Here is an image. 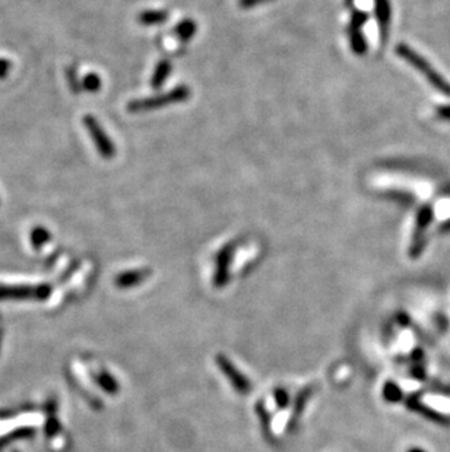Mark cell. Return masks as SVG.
<instances>
[{
	"mask_svg": "<svg viewBox=\"0 0 450 452\" xmlns=\"http://www.w3.org/2000/svg\"><path fill=\"white\" fill-rule=\"evenodd\" d=\"M396 53L402 59H404L405 61H408V64L411 66H414L421 75H424L427 78V80H428V82L434 88L439 89L443 96L450 97V84L444 80V78L436 69H434L428 64V61L424 57H421L416 52H414L412 49H409L407 44H399L398 48H396Z\"/></svg>",
	"mask_w": 450,
	"mask_h": 452,
	"instance_id": "1",
	"label": "cell"
},
{
	"mask_svg": "<svg viewBox=\"0 0 450 452\" xmlns=\"http://www.w3.org/2000/svg\"><path fill=\"white\" fill-rule=\"evenodd\" d=\"M191 96V91L186 85H179L173 88L171 91L166 92V94H159L155 97L148 99H140L133 100L127 104V112L131 113H140V112H150V110H158V108H163L171 104L183 103Z\"/></svg>",
	"mask_w": 450,
	"mask_h": 452,
	"instance_id": "2",
	"label": "cell"
},
{
	"mask_svg": "<svg viewBox=\"0 0 450 452\" xmlns=\"http://www.w3.org/2000/svg\"><path fill=\"white\" fill-rule=\"evenodd\" d=\"M84 124L85 128L92 139L94 145L99 150L100 155L103 159H112L116 155V147L115 144L111 143V139L108 138V135L104 132L103 126L100 124V122L96 120L94 116L87 115L84 117Z\"/></svg>",
	"mask_w": 450,
	"mask_h": 452,
	"instance_id": "3",
	"label": "cell"
},
{
	"mask_svg": "<svg viewBox=\"0 0 450 452\" xmlns=\"http://www.w3.org/2000/svg\"><path fill=\"white\" fill-rule=\"evenodd\" d=\"M431 215H433L431 210L428 207H424V208H421L420 214H418V217H416V224H415L414 236H412V242H411V251H409L411 258H416L423 252L426 231L431 221Z\"/></svg>",
	"mask_w": 450,
	"mask_h": 452,
	"instance_id": "4",
	"label": "cell"
},
{
	"mask_svg": "<svg viewBox=\"0 0 450 452\" xmlns=\"http://www.w3.org/2000/svg\"><path fill=\"white\" fill-rule=\"evenodd\" d=\"M50 287L38 286H15V287H0V299H45Z\"/></svg>",
	"mask_w": 450,
	"mask_h": 452,
	"instance_id": "5",
	"label": "cell"
},
{
	"mask_svg": "<svg viewBox=\"0 0 450 452\" xmlns=\"http://www.w3.org/2000/svg\"><path fill=\"white\" fill-rule=\"evenodd\" d=\"M235 245L230 243L221 249V252L217 256V272H215V284L224 286L227 283L228 271H230V262L234 255Z\"/></svg>",
	"mask_w": 450,
	"mask_h": 452,
	"instance_id": "6",
	"label": "cell"
},
{
	"mask_svg": "<svg viewBox=\"0 0 450 452\" xmlns=\"http://www.w3.org/2000/svg\"><path fill=\"white\" fill-rule=\"evenodd\" d=\"M151 274L150 270H139V271H127L116 277V286L126 289V287H132L139 283H142L145 278Z\"/></svg>",
	"mask_w": 450,
	"mask_h": 452,
	"instance_id": "7",
	"label": "cell"
},
{
	"mask_svg": "<svg viewBox=\"0 0 450 452\" xmlns=\"http://www.w3.org/2000/svg\"><path fill=\"white\" fill-rule=\"evenodd\" d=\"M168 20L167 10H143L138 15V22L145 27L161 25Z\"/></svg>",
	"mask_w": 450,
	"mask_h": 452,
	"instance_id": "8",
	"label": "cell"
},
{
	"mask_svg": "<svg viewBox=\"0 0 450 452\" xmlns=\"http://www.w3.org/2000/svg\"><path fill=\"white\" fill-rule=\"evenodd\" d=\"M375 9L379 25L382 28L383 36H386L389 22H391V5L388 0H375Z\"/></svg>",
	"mask_w": 450,
	"mask_h": 452,
	"instance_id": "9",
	"label": "cell"
},
{
	"mask_svg": "<svg viewBox=\"0 0 450 452\" xmlns=\"http://www.w3.org/2000/svg\"><path fill=\"white\" fill-rule=\"evenodd\" d=\"M171 73V64L168 60H161L157 65L154 75L151 78V85L154 89H158L163 87V84L167 81V78Z\"/></svg>",
	"mask_w": 450,
	"mask_h": 452,
	"instance_id": "10",
	"label": "cell"
},
{
	"mask_svg": "<svg viewBox=\"0 0 450 452\" xmlns=\"http://www.w3.org/2000/svg\"><path fill=\"white\" fill-rule=\"evenodd\" d=\"M348 37H349L351 49H352L354 53L364 54L367 52V43H365L364 36L361 34V28L349 25V28H348Z\"/></svg>",
	"mask_w": 450,
	"mask_h": 452,
	"instance_id": "11",
	"label": "cell"
},
{
	"mask_svg": "<svg viewBox=\"0 0 450 452\" xmlns=\"http://www.w3.org/2000/svg\"><path fill=\"white\" fill-rule=\"evenodd\" d=\"M196 29H198V25H196L195 21H193V20H184V21H182V22H179L175 25L174 34H175L177 38L182 40V41H189V40H191L193 37H195Z\"/></svg>",
	"mask_w": 450,
	"mask_h": 452,
	"instance_id": "12",
	"label": "cell"
},
{
	"mask_svg": "<svg viewBox=\"0 0 450 452\" xmlns=\"http://www.w3.org/2000/svg\"><path fill=\"white\" fill-rule=\"evenodd\" d=\"M82 87L89 92L99 91L101 88V78L96 73H88L82 80Z\"/></svg>",
	"mask_w": 450,
	"mask_h": 452,
	"instance_id": "13",
	"label": "cell"
},
{
	"mask_svg": "<svg viewBox=\"0 0 450 452\" xmlns=\"http://www.w3.org/2000/svg\"><path fill=\"white\" fill-rule=\"evenodd\" d=\"M48 239H50V235H48V231L43 227H37L32 230V235H31V242L34 245V247H40L41 245H44Z\"/></svg>",
	"mask_w": 450,
	"mask_h": 452,
	"instance_id": "14",
	"label": "cell"
},
{
	"mask_svg": "<svg viewBox=\"0 0 450 452\" xmlns=\"http://www.w3.org/2000/svg\"><path fill=\"white\" fill-rule=\"evenodd\" d=\"M400 391L399 389L393 385V384H388L386 385V389H384V397L386 400H389V401H398L400 398Z\"/></svg>",
	"mask_w": 450,
	"mask_h": 452,
	"instance_id": "15",
	"label": "cell"
},
{
	"mask_svg": "<svg viewBox=\"0 0 450 452\" xmlns=\"http://www.w3.org/2000/svg\"><path fill=\"white\" fill-rule=\"evenodd\" d=\"M269 2H272V0H238V5L243 9H250V8H256V6L265 5Z\"/></svg>",
	"mask_w": 450,
	"mask_h": 452,
	"instance_id": "16",
	"label": "cell"
},
{
	"mask_svg": "<svg viewBox=\"0 0 450 452\" xmlns=\"http://www.w3.org/2000/svg\"><path fill=\"white\" fill-rule=\"evenodd\" d=\"M8 69H9V61L8 60H0V76L6 75Z\"/></svg>",
	"mask_w": 450,
	"mask_h": 452,
	"instance_id": "17",
	"label": "cell"
},
{
	"mask_svg": "<svg viewBox=\"0 0 450 452\" xmlns=\"http://www.w3.org/2000/svg\"><path fill=\"white\" fill-rule=\"evenodd\" d=\"M411 452H423V451H418V449H415V451H411Z\"/></svg>",
	"mask_w": 450,
	"mask_h": 452,
	"instance_id": "18",
	"label": "cell"
}]
</instances>
